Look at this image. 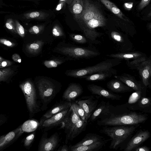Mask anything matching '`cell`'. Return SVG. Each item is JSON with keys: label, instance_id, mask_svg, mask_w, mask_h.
Here are the masks:
<instances>
[{"label": "cell", "instance_id": "19", "mask_svg": "<svg viewBox=\"0 0 151 151\" xmlns=\"http://www.w3.org/2000/svg\"><path fill=\"white\" fill-rule=\"evenodd\" d=\"M20 126L0 137V150L5 148L16 141L23 133Z\"/></svg>", "mask_w": 151, "mask_h": 151}, {"label": "cell", "instance_id": "17", "mask_svg": "<svg viewBox=\"0 0 151 151\" xmlns=\"http://www.w3.org/2000/svg\"><path fill=\"white\" fill-rule=\"evenodd\" d=\"M83 92V89L79 84L72 83L69 84L64 91L62 98L64 100L72 102Z\"/></svg>", "mask_w": 151, "mask_h": 151}, {"label": "cell", "instance_id": "41", "mask_svg": "<svg viewBox=\"0 0 151 151\" xmlns=\"http://www.w3.org/2000/svg\"><path fill=\"white\" fill-rule=\"evenodd\" d=\"M42 29V28L41 26L35 25L30 28L29 31L31 34H37L41 32Z\"/></svg>", "mask_w": 151, "mask_h": 151}, {"label": "cell", "instance_id": "37", "mask_svg": "<svg viewBox=\"0 0 151 151\" xmlns=\"http://www.w3.org/2000/svg\"><path fill=\"white\" fill-rule=\"evenodd\" d=\"M6 28L10 31L15 33H17V31L15 22L12 19H7L5 24Z\"/></svg>", "mask_w": 151, "mask_h": 151}, {"label": "cell", "instance_id": "16", "mask_svg": "<svg viewBox=\"0 0 151 151\" xmlns=\"http://www.w3.org/2000/svg\"><path fill=\"white\" fill-rule=\"evenodd\" d=\"M71 106V102L65 100L60 101L55 104L41 117L39 123L40 127L45 120L59 112L69 108Z\"/></svg>", "mask_w": 151, "mask_h": 151}, {"label": "cell", "instance_id": "47", "mask_svg": "<svg viewBox=\"0 0 151 151\" xmlns=\"http://www.w3.org/2000/svg\"><path fill=\"white\" fill-rule=\"evenodd\" d=\"M12 59L14 61L20 63L21 62L22 60L20 56L18 54L15 53L12 56Z\"/></svg>", "mask_w": 151, "mask_h": 151}, {"label": "cell", "instance_id": "44", "mask_svg": "<svg viewBox=\"0 0 151 151\" xmlns=\"http://www.w3.org/2000/svg\"><path fill=\"white\" fill-rule=\"evenodd\" d=\"M12 63L11 61L6 60L4 59L0 63V68H3L11 66Z\"/></svg>", "mask_w": 151, "mask_h": 151}, {"label": "cell", "instance_id": "8", "mask_svg": "<svg viewBox=\"0 0 151 151\" xmlns=\"http://www.w3.org/2000/svg\"><path fill=\"white\" fill-rule=\"evenodd\" d=\"M58 50L63 54L75 58H89L100 55L98 51L78 47H63Z\"/></svg>", "mask_w": 151, "mask_h": 151}, {"label": "cell", "instance_id": "32", "mask_svg": "<svg viewBox=\"0 0 151 151\" xmlns=\"http://www.w3.org/2000/svg\"><path fill=\"white\" fill-rule=\"evenodd\" d=\"M71 103L74 111L79 117L82 120H86L85 113L82 108L75 102Z\"/></svg>", "mask_w": 151, "mask_h": 151}, {"label": "cell", "instance_id": "38", "mask_svg": "<svg viewBox=\"0 0 151 151\" xmlns=\"http://www.w3.org/2000/svg\"><path fill=\"white\" fill-rule=\"evenodd\" d=\"M70 36L74 41L78 43L84 44L87 42L86 38L83 36L80 35H71Z\"/></svg>", "mask_w": 151, "mask_h": 151}, {"label": "cell", "instance_id": "31", "mask_svg": "<svg viewBox=\"0 0 151 151\" xmlns=\"http://www.w3.org/2000/svg\"><path fill=\"white\" fill-rule=\"evenodd\" d=\"M44 42L41 40H37L28 44L26 49L28 52L33 54L38 53L41 51Z\"/></svg>", "mask_w": 151, "mask_h": 151}, {"label": "cell", "instance_id": "9", "mask_svg": "<svg viewBox=\"0 0 151 151\" xmlns=\"http://www.w3.org/2000/svg\"><path fill=\"white\" fill-rule=\"evenodd\" d=\"M78 116L76 113L73 106L70 107L61 124L60 128L63 129L66 134L65 142L67 144L70 140L71 135L77 122Z\"/></svg>", "mask_w": 151, "mask_h": 151}, {"label": "cell", "instance_id": "14", "mask_svg": "<svg viewBox=\"0 0 151 151\" xmlns=\"http://www.w3.org/2000/svg\"><path fill=\"white\" fill-rule=\"evenodd\" d=\"M70 108L59 112L45 120L40 128L44 131H46L61 124Z\"/></svg>", "mask_w": 151, "mask_h": 151}, {"label": "cell", "instance_id": "27", "mask_svg": "<svg viewBox=\"0 0 151 151\" xmlns=\"http://www.w3.org/2000/svg\"><path fill=\"white\" fill-rule=\"evenodd\" d=\"M109 103V101L106 102L104 100L101 101L98 104L96 107L91 114L89 120L91 122L96 120L105 111Z\"/></svg>", "mask_w": 151, "mask_h": 151}, {"label": "cell", "instance_id": "35", "mask_svg": "<svg viewBox=\"0 0 151 151\" xmlns=\"http://www.w3.org/2000/svg\"><path fill=\"white\" fill-rule=\"evenodd\" d=\"M35 137V132H33L27 136L24 141V146L27 149L31 146Z\"/></svg>", "mask_w": 151, "mask_h": 151}, {"label": "cell", "instance_id": "30", "mask_svg": "<svg viewBox=\"0 0 151 151\" xmlns=\"http://www.w3.org/2000/svg\"><path fill=\"white\" fill-rule=\"evenodd\" d=\"M84 1L74 0L72 4L71 9L72 13L75 15L76 18L82 13L84 9Z\"/></svg>", "mask_w": 151, "mask_h": 151}, {"label": "cell", "instance_id": "11", "mask_svg": "<svg viewBox=\"0 0 151 151\" xmlns=\"http://www.w3.org/2000/svg\"><path fill=\"white\" fill-rule=\"evenodd\" d=\"M59 137L57 132L47 137V133H44L41 137L38 148V151H52L55 150L59 145Z\"/></svg>", "mask_w": 151, "mask_h": 151}, {"label": "cell", "instance_id": "53", "mask_svg": "<svg viewBox=\"0 0 151 151\" xmlns=\"http://www.w3.org/2000/svg\"><path fill=\"white\" fill-rule=\"evenodd\" d=\"M151 12H150V13H149V14H148V15H150V16H150V17L151 16Z\"/></svg>", "mask_w": 151, "mask_h": 151}, {"label": "cell", "instance_id": "10", "mask_svg": "<svg viewBox=\"0 0 151 151\" xmlns=\"http://www.w3.org/2000/svg\"><path fill=\"white\" fill-rule=\"evenodd\" d=\"M99 96L93 95L82 96L75 102L84 110L86 120H88L99 104Z\"/></svg>", "mask_w": 151, "mask_h": 151}, {"label": "cell", "instance_id": "20", "mask_svg": "<svg viewBox=\"0 0 151 151\" xmlns=\"http://www.w3.org/2000/svg\"><path fill=\"white\" fill-rule=\"evenodd\" d=\"M128 109L133 111H139L144 113H151V99L150 97L143 96Z\"/></svg>", "mask_w": 151, "mask_h": 151}, {"label": "cell", "instance_id": "40", "mask_svg": "<svg viewBox=\"0 0 151 151\" xmlns=\"http://www.w3.org/2000/svg\"><path fill=\"white\" fill-rule=\"evenodd\" d=\"M53 35L55 37H60L64 35L63 32L61 28L58 25L54 27L52 30Z\"/></svg>", "mask_w": 151, "mask_h": 151}, {"label": "cell", "instance_id": "3", "mask_svg": "<svg viewBox=\"0 0 151 151\" xmlns=\"http://www.w3.org/2000/svg\"><path fill=\"white\" fill-rule=\"evenodd\" d=\"M139 125L105 126L100 130V132L110 138L111 142L109 148L116 149L131 138Z\"/></svg>", "mask_w": 151, "mask_h": 151}, {"label": "cell", "instance_id": "46", "mask_svg": "<svg viewBox=\"0 0 151 151\" xmlns=\"http://www.w3.org/2000/svg\"><path fill=\"white\" fill-rule=\"evenodd\" d=\"M133 5V2H126L124 4V7L125 9L130 10L132 8Z\"/></svg>", "mask_w": 151, "mask_h": 151}, {"label": "cell", "instance_id": "45", "mask_svg": "<svg viewBox=\"0 0 151 151\" xmlns=\"http://www.w3.org/2000/svg\"><path fill=\"white\" fill-rule=\"evenodd\" d=\"M150 147L146 146L144 145L137 147L134 150L136 151H150Z\"/></svg>", "mask_w": 151, "mask_h": 151}, {"label": "cell", "instance_id": "18", "mask_svg": "<svg viewBox=\"0 0 151 151\" xmlns=\"http://www.w3.org/2000/svg\"><path fill=\"white\" fill-rule=\"evenodd\" d=\"M117 79L132 88L135 91H141L145 88L139 81H137L134 77L126 73H123L120 75H114Z\"/></svg>", "mask_w": 151, "mask_h": 151}, {"label": "cell", "instance_id": "4", "mask_svg": "<svg viewBox=\"0 0 151 151\" xmlns=\"http://www.w3.org/2000/svg\"><path fill=\"white\" fill-rule=\"evenodd\" d=\"M19 87L24 94L29 117H33L41 110V104L38 98L33 83L27 80L21 83Z\"/></svg>", "mask_w": 151, "mask_h": 151}, {"label": "cell", "instance_id": "55", "mask_svg": "<svg viewBox=\"0 0 151 151\" xmlns=\"http://www.w3.org/2000/svg\"><path fill=\"white\" fill-rule=\"evenodd\" d=\"M0 136H1L0 135Z\"/></svg>", "mask_w": 151, "mask_h": 151}, {"label": "cell", "instance_id": "6", "mask_svg": "<svg viewBox=\"0 0 151 151\" xmlns=\"http://www.w3.org/2000/svg\"><path fill=\"white\" fill-rule=\"evenodd\" d=\"M39 99L42 111L46 109L47 105L55 98L60 90V87L51 81L45 79H40L36 83Z\"/></svg>", "mask_w": 151, "mask_h": 151}, {"label": "cell", "instance_id": "22", "mask_svg": "<svg viewBox=\"0 0 151 151\" xmlns=\"http://www.w3.org/2000/svg\"><path fill=\"white\" fill-rule=\"evenodd\" d=\"M107 56L110 58L125 60L127 61L133 60L142 57L147 56L142 52L136 51L127 52H120L117 53L107 55Z\"/></svg>", "mask_w": 151, "mask_h": 151}, {"label": "cell", "instance_id": "24", "mask_svg": "<svg viewBox=\"0 0 151 151\" xmlns=\"http://www.w3.org/2000/svg\"><path fill=\"white\" fill-rule=\"evenodd\" d=\"M116 73L117 71L113 68L109 70L93 74L83 77L88 81H102L116 75Z\"/></svg>", "mask_w": 151, "mask_h": 151}, {"label": "cell", "instance_id": "54", "mask_svg": "<svg viewBox=\"0 0 151 151\" xmlns=\"http://www.w3.org/2000/svg\"><path fill=\"white\" fill-rule=\"evenodd\" d=\"M1 124H0V125H1Z\"/></svg>", "mask_w": 151, "mask_h": 151}, {"label": "cell", "instance_id": "25", "mask_svg": "<svg viewBox=\"0 0 151 151\" xmlns=\"http://www.w3.org/2000/svg\"><path fill=\"white\" fill-rule=\"evenodd\" d=\"M104 139L103 137L95 133L87 134L81 141L69 147H75L81 146L86 145Z\"/></svg>", "mask_w": 151, "mask_h": 151}, {"label": "cell", "instance_id": "1", "mask_svg": "<svg viewBox=\"0 0 151 151\" xmlns=\"http://www.w3.org/2000/svg\"><path fill=\"white\" fill-rule=\"evenodd\" d=\"M148 118L147 114L131 110L123 104L114 106L109 103L105 111L97 119V124L103 126L140 125Z\"/></svg>", "mask_w": 151, "mask_h": 151}, {"label": "cell", "instance_id": "2", "mask_svg": "<svg viewBox=\"0 0 151 151\" xmlns=\"http://www.w3.org/2000/svg\"><path fill=\"white\" fill-rule=\"evenodd\" d=\"M84 9L81 14L76 18L79 19L80 27L86 38L92 44L101 42L98 38L103 34L97 31L96 28L106 25V20L97 6L88 0H84Z\"/></svg>", "mask_w": 151, "mask_h": 151}, {"label": "cell", "instance_id": "49", "mask_svg": "<svg viewBox=\"0 0 151 151\" xmlns=\"http://www.w3.org/2000/svg\"><path fill=\"white\" fill-rule=\"evenodd\" d=\"M7 120L6 117L4 115L0 114V124H2Z\"/></svg>", "mask_w": 151, "mask_h": 151}, {"label": "cell", "instance_id": "7", "mask_svg": "<svg viewBox=\"0 0 151 151\" xmlns=\"http://www.w3.org/2000/svg\"><path fill=\"white\" fill-rule=\"evenodd\" d=\"M128 67L132 70L138 71L143 85L146 87H150V78L151 76V58L147 56L131 61H127Z\"/></svg>", "mask_w": 151, "mask_h": 151}, {"label": "cell", "instance_id": "42", "mask_svg": "<svg viewBox=\"0 0 151 151\" xmlns=\"http://www.w3.org/2000/svg\"><path fill=\"white\" fill-rule=\"evenodd\" d=\"M0 43L9 47H12L15 45V43L5 39H0Z\"/></svg>", "mask_w": 151, "mask_h": 151}, {"label": "cell", "instance_id": "26", "mask_svg": "<svg viewBox=\"0 0 151 151\" xmlns=\"http://www.w3.org/2000/svg\"><path fill=\"white\" fill-rule=\"evenodd\" d=\"M99 0L107 8L120 18L126 22L129 21V19L114 3L109 0Z\"/></svg>", "mask_w": 151, "mask_h": 151}, {"label": "cell", "instance_id": "50", "mask_svg": "<svg viewBox=\"0 0 151 151\" xmlns=\"http://www.w3.org/2000/svg\"><path fill=\"white\" fill-rule=\"evenodd\" d=\"M64 2H61L57 6L56 8V10L57 11L60 10L63 6V3Z\"/></svg>", "mask_w": 151, "mask_h": 151}, {"label": "cell", "instance_id": "39", "mask_svg": "<svg viewBox=\"0 0 151 151\" xmlns=\"http://www.w3.org/2000/svg\"><path fill=\"white\" fill-rule=\"evenodd\" d=\"M14 22L17 33L21 37H24L25 36V31L24 27L17 20H15Z\"/></svg>", "mask_w": 151, "mask_h": 151}, {"label": "cell", "instance_id": "28", "mask_svg": "<svg viewBox=\"0 0 151 151\" xmlns=\"http://www.w3.org/2000/svg\"><path fill=\"white\" fill-rule=\"evenodd\" d=\"M146 92L147 88L141 91H135L129 96L127 102L123 104L129 109L135 104L141 97L146 96Z\"/></svg>", "mask_w": 151, "mask_h": 151}, {"label": "cell", "instance_id": "34", "mask_svg": "<svg viewBox=\"0 0 151 151\" xmlns=\"http://www.w3.org/2000/svg\"><path fill=\"white\" fill-rule=\"evenodd\" d=\"M25 17L27 19H43L46 16L44 12H34L24 14Z\"/></svg>", "mask_w": 151, "mask_h": 151}, {"label": "cell", "instance_id": "36", "mask_svg": "<svg viewBox=\"0 0 151 151\" xmlns=\"http://www.w3.org/2000/svg\"><path fill=\"white\" fill-rule=\"evenodd\" d=\"M63 63V61L58 60H46L44 62V65L48 68H55Z\"/></svg>", "mask_w": 151, "mask_h": 151}, {"label": "cell", "instance_id": "13", "mask_svg": "<svg viewBox=\"0 0 151 151\" xmlns=\"http://www.w3.org/2000/svg\"><path fill=\"white\" fill-rule=\"evenodd\" d=\"M110 38L118 46L120 52H129L133 47L132 43L127 37L113 31L110 33Z\"/></svg>", "mask_w": 151, "mask_h": 151}, {"label": "cell", "instance_id": "12", "mask_svg": "<svg viewBox=\"0 0 151 151\" xmlns=\"http://www.w3.org/2000/svg\"><path fill=\"white\" fill-rule=\"evenodd\" d=\"M150 136V132L148 130L138 131L131 138L124 149L125 151H131L147 140Z\"/></svg>", "mask_w": 151, "mask_h": 151}, {"label": "cell", "instance_id": "21", "mask_svg": "<svg viewBox=\"0 0 151 151\" xmlns=\"http://www.w3.org/2000/svg\"><path fill=\"white\" fill-rule=\"evenodd\" d=\"M106 86L110 91L116 93H124L133 91L132 88L116 79L108 81L107 83Z\"/></svg>", "mask_w": 151, "mask_h": 151}, {"label": "cell", "instance_id": "29", "mask_svg": "<svg viewBox=\"0 0 151 151\" xmlns=\"http://www.w3.org/2000/svg\"><path fill=\"white\" fill-rule=\"evenodd\" d=\"M88 121L86 120H82L78 116L77 122L72 133L70 139L72 140L76 138L85 130Z\"/></svg>", "mask_w": 151, "mask_h": 151}, {"label": "cell", "instance_id": "5", "mask_svg": "<svg viewBox=\"0 0 151 151\" xmlns=\"http://www.w3.org/2000/svg\"><path fill=\"white\" fill-rule=\"evenodd\" d=\"M122 60L113 58L103 60L93 66L84 68L68 70L66 74L74 77H83L110 70L121 63Z\"/></svg>", "mask_w": 151, "mask_h": 151}, {"label": "cell", "instance_id": "51", "mask_svg": "<svg viewBox=\"0 0 151 151\" xmlns=\"http://www.w3.org/2000/svg\"><path fill=\"white\" fill-rule=\"evenodd\" d=\"M60 2H67V0H60Z\"/></svg>", "mask_w": 151, "mask_h": 151}, {"label": "cell", "instance_id": "48", "mask_svg": "<svg viewBox=\"0 0 151 151\" xmlns=\"http://www.w3.org/2000/svg\"><path fill=\"white\" fill-rule=\"evenodd\" d=\"M58 151H70L69 147H68L66 145H64L60 146L57 150Z\"/></svg>", "mask_w": 151, "mask_h": 151}, {"label": "cell", "instance_id": "52", "mask_svg": "<svg viewBox=\"0 0 151 151\" xmlns=\"http://www.w3.org/2000/svg\"><path fill=\"white\" fill-rule=\"evenodd\" d=\"M4 59L2 58L1 57V56H0V63L4 60Z\"/></svg>", "mask_w": 151, "mask_h": 151}, {"label": "cell", "instance_id": "15", "mask_svg": "<svg viewBox=\"0 0 151 151\" xmlns=\"http://www.w3.org/2000/svg\"><path fill=\"white\" fill-rule=\"evenodd\" d=\"M88 90L93 94L97 95L112 100H119L122 96L114 93L100 86L93 84L88 85Z\"/></svg>", "mask_w": 151, "mask_h": 151}, {"label": "cell", "instance_id": "33", "mask_svg": "<svg viewBox=\"0 0 151 151\" xmlns=\"http://www.w3.org/2000/svg\"><path fill=\"white\" fill-rule=\"evenodd\" d=\"M14 73V71L10 68L0 69V82L6 81Z\"/></svg>", "mask_w": 151, "mask_h": 151}, {"label": "cell", "instance_id": "23", "mask_svg": "<svg viewBox=\"0 0 151 151\" xmlns=\"http://www.w3.org/2000/svg\"><path fill=\"white\" fill-rule=\"evenodd\" d=\"M110 139H103L97 141L92 144L75 147H70L71 151H96L101 149Z\"/></svg>", "mask_w": 151, "mask_h": 151}, {"label": "cell", "instance_id": "43", "mask_svg": "<svg viewBox=\"0 0 151 151\" xmlns=\"http://www.w3.org/2000/svg\"><path fill=\"white\" fill-rule=\"evenodd\" d=\"M151 0H141L138 6L139 10H142L150 3Z\"/></svg>", "mask_w": 151, "mask_h": 151}]
</instances>
